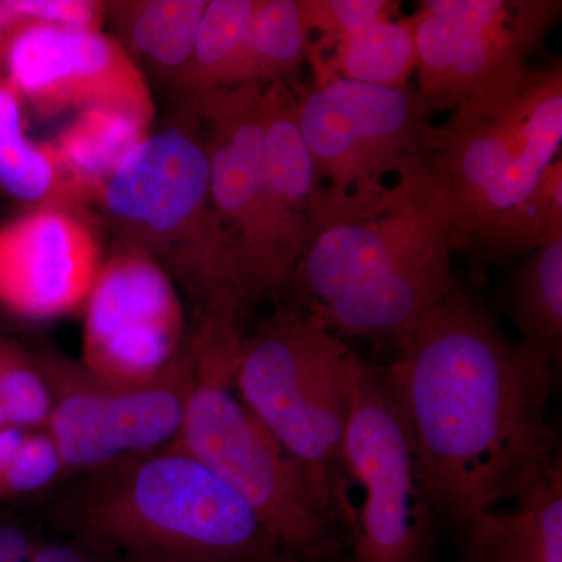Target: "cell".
<instances>
[{
	"label": "cell",
	"mask_w": 562,
	"mask_h": 562,
	"mask_svg": "<svg viewBox=\"0 0 562 562\" xmlns=\"http://www.w3.org/2000/svg\"><path fill=\"white\" fill-rule=\"evenodd\" d=\"M561 146V58L436 127L430 161L446 184L453 250L506 265L562 235Z\"/></svg>",
	"instance_id": "3957f363"
},
{
	"label": "cell",
	"mask_w": 562,
	"mask_h": 562,
	"mask_svg": "<svg viewBox=\"0 0 562 562\" xmlns=\"http://www.w3.org/2000/svg\"><path fill=\"white\" fill-rule=\"evenodd\" d=\"M65 482V465L49 432L29 431L0 475V505L49 495Z\"/></svg>",
	"instance_id": "484cf974"
},
{
	"label": "cell",
	"mask_w": 562,
	"mask_h": 562,
	"mask_svg": "<svg viewBox=\"0 0 562 562\" xmlns=\"http://www.w3.org/2000/svg\"><path fill=\"white\" fill-rule=\"evenodd\" d=\"M85 316V364L103 379H154L190 342L168 272L133 244L114 239L92 284Z\"/></svg>",
	"instance_id": "4fadbf2b"
},
{
	"label": "cell",
	"mask_w": 562,
	"mask_h": 562,
	"mask_svg": "<svg viewBox=\"0 0 562 562\" xmlns=\"http://www.w3.org/2000/svg\"><path fill=\"white\" fill-rule=\"evenodd\" d=\"M0 403L10 428L46 430L54 395L32 347L0 335Z\"/></svg>",
	"instance_id": "d4e9b609"
},
{
	"label": "cell",
	"mask_w": 562,
	"mask_h": 562,
	"mask_svg": "<svg viewBox=\"0 0 562 562\" xmlns=\"http://www.w3.org/2000/svg\"><path fill=\"white\" fill-rule=\"evenodd\" d=\"M209 0L105 2V25L136 68L172 81L187 66Z\"/></svg>",
	"instance_id": "d6986e66"
},
{
	"label": "cell",
	"mask_w": 562,
	"mask_h": 562,
	"mask_svg": "<svg viewBox=\"0 0 562 562\" xmlns=\"http://www.w3.org/2000/svg\"><path fill=\"white\" fill-rule=\"evenodd\" d=\"M262 133L273 216L288 246L301 260L324 220L327 198L303 138L297 98L290 83L276 81L262 88Z\"/></svg>",
	"instance_id": "e0dca14e"
},
{
	"label": "cell",
	"mask_w": 562,
	"mask_h": 562,
	"mask_svg": "<svg viewBox=\"0 0 562 562\" xmlns=\"http://www.w3.org/2000/svg\"><path fill=\"white\" fill-rule=\"evenodd\" d=\"M0 194L24 211L58 206L83 211L88 203L66 176L50 143L32 139L25 105L0 76Z\"/></svg>",
	"instance_id": "ffe728a7"
},
{
	"label": "cell",
	"mask_w": 562,
	"mask_h": 562,
	"mask_svg": "<svg viewBox=\"0 0 562 562\" xmlns=\"http://www.w3.org/2000/svg\"><path fill=\"white\" fill-rule=\"evenodd\" d=\"M290 85L327 198L319 227L371 209L387 190L391 173L401 177L430 157L435 111L412 88L319 74L312 85Z\"/></svg>",
	"instance_id": "ba28073f"
},
{
	"label": "cell",
	"mask_w": 562,
	"mask_h": 562,
	"mask_svg": "<svg viewBox=\"0 0 562 562\" xmlns=\"http://www.w3.org/2000/svg\"><path fill=\"white\" fill-rule=\"evenodd\" d=\"M29 431L18 430V428H7L0 431V475L5 471L7 465L13 454L16 453L18 447L24 441Z\"/></svg>",
	"instance_id": "83f0119b"
},
{
	"label": "cell",
	"mask_w": 562,
	"mask_h": 562,
	"mask_svg": "<svg viewBox=\"0 0 562 562\" xmlns=\"http://www.w3.org/2000/svg\"><path fill=\"white\" fill-rule=\"evenodd\" d=\"M91 206L114 239L158 262L187 294L194 327L241 338L244 310L232 247L211 198L201 117L181 106L121 162Z\"/></svg>",
	"instance_id": "5b68a950"
},
{
	"label": "cell",
	"mask_w": 562,
	"mask_h": 562,
	"mask_svg": "<svg viewBox=\"0 0 562 562\" xmlns=\"http://www.w3.org/2000/svg\"><path fill=\"white\" fill-rule=\"evenodd\" d=\"M255 3L257 0H209L190 60L171 85L181 106L236 87Z\"/></svg>",
	"instance_id": "7402d4cb"
},
{
	"label": "cell",
	"mask_w": 562,
	"mask_h": 562,
	"mask_svg": "<svg viewBox=\"0 0 562 562\" xmlns=\"http://www.w3.org/2000/svg\"><path fill=\"white\" fill-rule=\"evenodd\" d=\"M54 395L47 432L66 480L127 458L172 446L179 439L195 364L190 342L157 376L117 383L52 346L32 347Z\"/></svg>",
	"instance_id": "9c48e42d"
},
{
	"label": "cell",
	"mask_w": 562,
	"mask_h": 562,
	"mask_svg": "<svg viewBox=\"0 0 562 562\" xmlns=\"http://www.w3.org/2000/svg\"><path fill=\"white\" fill-rule=\"evenodd\" d=\"M364 364L342 336L286 303L243 336L233 368L247 408L301 468L333 522L349 530L346 438Z\"/></svg>",
	"instance_id": "8992f818"
},
{
	"label": "cell",
	"mask_w": 562,
	"mask_h": 562,
	"mask_svg": "<svg viewBox=\"0 0 562 562\" xmlns=\"http://www.w3.org/2000/svg\"><path fill=\"white\" fill-rule=\"evenodd\" d=\"M453 254L446 184L428 157L371 209L317 228L288 291L336 335L397 347L462 290Z\"/></svg>",
	"instance_id": "7a4b0ae2"
},
{
	"label": "cell",
	"mask_w": 562,
	"mask_h": 562,
	"mask_svg": "<svg viewBox=\"0 0 562 562\" xmlns=\"http://www.w3.org/2000/svg\"><path fill=\"white\" fill-rule=\"evenodd\" d=\"M243 338L195 328V364L176 446L232 487L284 550L319 562L336 550L331 517L233 384Z\"/></svg>",
	"instance_id": "52a82bcc"
},
{
	"label": "cell",
	"mask_w": 562,
	"mask_h": 562,
	"mask_svg": "<svg viewBox=\"0 0 562 562\" xmlns=\"http://www.w3.org/2000/svg\"><path fill=\"white\" fill-rule=\"evenodd\" d=\"M47 520L99 562H272L283 547L202 462L166 447L72 476Z\"/></svg>",
	"instance_id": "277c9868"
},
{
	"label": "cell",
	"mask_w": 562,
	"mask_h": 562,
	"mask_svg": "<svg viewBox=\"0 0 562 562\" xmlns=\"http://www.w3.org/2000/svg\"><path fill=\"white\" fill-rule=\"evenodd\" d=\"M313 35L303 22L299 0H257L236 87L290 83L312 54Z\"/></svg>",
	"instance_id": "cb8c5ba5"
},
{
	"label": "cell",
	"mask_w": 562,
	"mask_h": 562,
	"mask_svg": "<svg viewBox=\"0 0 562 562\" xmlns=\"http://www.w3.org/2000/svg\"><path fill=\"white\" fill-rule=\"evenodd\" d=\"M395 350L384 371L436 516L462 528L560 458L549 422L557 366L508 338L468 292L438 303Z\"/></svg>",
	"instance_id": "6da1fadb"
},
{
	"label": "cell",
	"mask_w": 562,
	"mask_h": 562,
	"mask_svg": "<svg viewBox=\"0 0 562 562\" xmlns=\"http://www.w3.org/2000/svg\"><path fill=\"white\" fill-rule=\"evenodd\" d=\"M509 312L522 341L560 369L562 355V235L528 254L514 273Z\"/></svg>",
	"instance_id": "603a6c76"
},
{
	"label": "cell",
	"mask_w": 562,
	"mask_h": 562,
	"mask_svg": "<svg viewBox=\"0 0 562 562\" xmlns=\"http://www.w3.org/2000/svg\"><path fill=\"white\" fill-rule=\"evenodd\" d=\"M513 501L465 520L461 562H562L561 457Z\"/></svg>",
	"instance_id": "ac0fdd59"
},
{
	"label": "cell",
	"mask_w": 562,
	"mask_h": 562,
	"mask_svg": "<svg viewBox=\"0 0 562 562\" xmlns=\"http://www.w3.org/2000/svg\"><path fill=\"white\" fill-rule=\"evenodd\" d=\"M103 258L83 211H22L0 227V305L35 321L74 312L87 302Z\"/></svg>",
	"instance_id": "9a60e30c"
},
{
	"label": "cell",
	"mask_w": 562,
	"mask_h": 562,
	"mask_svg": "<svg viewBox=\"0 0 562 562\" xmlns=\"http://www.w3.org/2000/svg\"><path fill=\"white\" fill-rule=\"evenodd\" d=\"M151 132V121L114 106L81 110L55 138L66 176L83 195L88 206L111 173Z\"/></svg>",
	"instance_id": "44dd1931"
},
{
	"label": "cell",
	"mask_w": 562,
	"mask_h": 562,
	"mask_svg": "<svg viewBox=\"0 0 562 562\" xmlns=\"http://www.w3.org/2000/svg\"><path fill=\"white\" fill-rule=\"evenodd\" d=\"M0 76L40 117L114 106L154 122L149 80L110 33L0 21Z\"/></svg>",
	"instance_id": "5bb4252c"
},
{
	"label": "cell",
	"mask_w": 562,
	"mask_h": 562,
	"mask_svg": "<svg viewBox=\"0 0 562 562\" xmlns=\"http://www.w3.org/2000/svg\"><path fill=\"white\" fill-rule=\"evenodd\" d=\"M262 88L211 92L188 109L202 121L214 209L231 243L244 310L288 291L299 258L273 216L265 173Z\"/></svg>",
	"instance_id": "7c38bea8"
},
{
	"label": "cell",
	"mask_w": 562,
	"mask_h": 562,
	"mask_svg": "<svg viewBox=\"0 0 562 562\" xmlns=\"http://www.w3.org/2000/svg\"><path fill=\"white\" fill-rule=\"evenodd\" d=\"M272 562H317L312 560H306V558L301 557V554H295L290 552V550H283Z\"/></svg>",
	"instance_id": "f1b7e54d"
},
{
	"label": "cell",
	"mask_w": 562,
	"mask_h": 562,
	"mask_svg": "<svg viewBox=\"0 0 562 562\" xmlns=\"http://www.w3.org/2000/svg\"><path fill=\"white\" fill-rule=\"evenodd\" d=\"M313 41L314 74L409 90L416 70L412 27L390 0H299Z\"/></svg>",
	"instance_id": "2e32d148"
},
{
	"label": "cell",
	"mask_w": 562,
	"mask_h": 562,
	"mask_svg": "<svg viewBox=\"0 0 562 562\" xmlns=\"http://www.w3.org/2000/svg\"><path fill=\"white\" fill-rule=\"evenodd\" d=\"M40 539L22 525L0 517V562H31Z\"/></svg>",
	"instance_id": "4316f807"
},
{
	"label": "cell",
	"mask_w": 562,
	"mask_h": 562,
	"mask_svg": "<svg viewBox=\"0 0 562 562\" xmlns=\"http://www.w3.org/2000/svg\"><path fill=\"white\" fill-rule=\"evenodd\" d=\"M561 13V0H422L406 18L417 92L436 114L512 90Z\"/></svg>",
	"instance_id": "30bf717a"
},
{
	"label": "cell",
	"mask_w": 562,
	"mask_h": 562,
	"mask_svg": "<svg viewBox=\"0 0 562 562\" xmlns=\"http://www.w3.org/2000/svg\"><path fill=\"white\" fill-rule=\"evenodd\" d=\"M350 483L362 490L350 527L353 562H427L436 513L408 420L384 368L364 364L346 438Z\"/></svg>",
	"instance_id": "8fae6325"
}]
</instances>
